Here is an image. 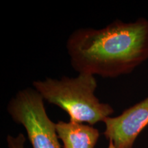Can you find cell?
<instances>
[{
    "label": "cell",
    "mask_w": 148,
    "mask_h": 148,
    "mask_svg": "<svg viewBox=\"0 0 148 148\" xmlns=\"http://www.w3.org/2000/svg\"><path fill=\"white\" fill-rule=\"evenodd\" d=\"M66 47L78 73L103 77L129 74L148 59V20H116L101 29H75Z\"/></svg>",
    "instance_id": "1"
},
{
    "label": "cell",
    "mask_w": 148,
    "mask_h": 148,
    "mask_svg": "<svg viewBox=\"0 0 148 148\" xmlns=\"http://www.w3.org/2000/svg\"><path fill=\"white\" fill-rule=\"evenodd\" d=\"M32 85L44 100L65 111L70 121L92 125L103 122L114 112L112 106L101 102L95 95V75L79 73L75 77H47L34 81Z\"/></svg>",
    "instance_id": "2"
},
{
    "label": "cell",
    "mask_w": 148,
    "mask_h": 148,
    "mask_svg": "<svg viewBox=\"0 0 148 148\" xmlns=\"http://www.w3.org/2000/svg\"><path fill=\"white\" fill-rule=\"evenodd\" d=\"M44 101L34 88H25L11 98L7 111L16 123L24 127L33 148H61L56 123L48 116Z\"/></svg>",
    "instance_id": "3"
},
{
    "label": "cell",
    "mask_w": 148,
    "mask_h": 148,
    "mask_svg": "<svg viewBox=\"0 0 148 148\" xmlns=\"http://www.w3.org/2000/svg\"><path fill=\"white\" fill-rule=\"evenodd\" d=\"M103 135L116 148H132L140 133L148 125V97L125 109L121 114L106 118Z\"/></svg>",
    "instance_id": "4"
},
{
    "label": "cell",
    "mask_w": 148,
    "mask_h": 148,
    "mask_svg": "<svg viewBox=\"0 0 148 148\" xmlns=\"http://www.w3.org/2000/svg\"><path fill=\"white\" fill-rule=\"evenodd\" d=\"M56 130L63 148H95L99 137V130L92 125L70 121H58Z\"/></svg>",
    "instance_id": "5"
},
{
    "label": "cell",
    "mask_w": 148,
    "mask_h": 148,
    "mask_svg": "<svg viewBox=\"0 0 148 148\" xmlns=\"http://www.w3.org/2000/svg\"><path fill=\"white\" fill-rule=\"evenodd\" d=\"M6 141L8 148H25V138L22 133H19L16 136L8 135Z\"/></svg>",
    "instance_id": "6"
},
{
    "label": "cell",
    "mask_w": 148,
    "mask_h": 148,
    "mask_svg": "<svg viewBox=\"0 0 148 148\" xmlns=\"http://www.w3.org/2000/svg\"><path fill=\"white\" fill-rule=\"evenodd\" d=\"M108 148H116L114 147V144L112 143V141H109L108 142Z\"/></svg>",
    "instance_id": "7"
}]
</instances>
